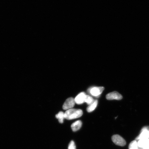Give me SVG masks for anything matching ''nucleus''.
<instances>
[{"label":"nucleus","instance_id":"obj_1","mask_svg":"<svg viewBox=\"0 0 149 149\" xmlns=\"http://www.w3.org/2000/svg\"><path fill=\"white\" fill-rule=\"evenodd\" d=\"M83 114L81 109H71L67 110L65 113V118L68 120L79 118Z\"/></svg>","mask_w":149,"mask_h":149},{"label":"nucleus","instance_id":"obj_2","mask_svg":"<svg viewBox=\"0 0 149 149\" xmlns=\"http://www.w3.org/2000/svg\"><path fill=\"white\" fill-rule=\"evenodd\" d=\"M103 87H94L88 89V92L93 96L98 97L104 90Z\"/></svg>","mask_w":149,"mask_h":149},{"label":"nucleus","instance_id":"obj_3","mask_svg":"<svg viewBox=\"0 0 149 149\" xmlns=\"http://www.w3.org/2000/svg\"><path fill=\"white\" fill-rule=\"evenodd\" d=\"M112 141L115 144L120 146H124L126 144V141L122 137L118 135H113L111 137Z\"/></svg>","mask_w":149,"mask_h":149},{"label":"nucleus","instance_id":"obj_4","mask_svg":"<svg viewBox=\"0 0 149 149\" xmlns=\"http://www.w3.org/2000/svg\"><path fill=\"white\" fill-rule=\"evenodd\" d=\"M75 101L73 98H69L66 100L63 106V109L64 110L72 109L75 105Z\"/></svg>","mask_w":149,"mask_h":149},{"label":"nucleus","instance_id":"obj_5","mask_svg":"<svg viewBox=\"0 0 149 149\" xmlns=\"http://www.w3.org/2000/svg\"><path fill=\"white\" fill-rule=\"evenodd\" d=\"M106 98L109 100H120L123 98V96L118 92L114 91L107 94L106 96Z\"/></svg>","mask_w":149,"mask_h":149},{"label":"nucleus","instance_id":"obj_6","mask_svg":"<svg viewBox=\"0 0 149 149\" xmlns=\"http://www.w3.org/2000/svg\"><path fill=\"white\" fill-rule=\"evenodd\" d=\"M86 96V95L84 92H82L79 93L74 99L75 103L78 105H80V104L84 103L85 102Z\"/></svg>","mask_w":149,"mask_h":149},{"label":"nucleus","instance_id":"obj_7","mask_svg":"<svg viewBox=\"0 0 149 149\" xmlns=\"http://www.w3.org/2000/svg\"><path fill=\"white\" fill-rule=\"evenodd\" d=\"M137 144L139 147L143 149L149 148V139L139 140Z\"/></svg>","mask_w":149,"mask_h":149},{"label":"nucleus","instance_id":"obj_8","mask_svg":"<svg viewBox=\"0 0 149 149\" xmlns=\"http://www.w3.org/2000/svg\"><path fill=\"white\" fill-rule=\"evenodd\" d=\"M149 138V130L146 128H143L142 131L137 139L141 140Z\"/></svg>","mask_w":149,"mask_h":149},{"label":"nucleus","instance_id":"obj_9","mask_svg":"<svg viewBox=\"0 0 149 149\" xmlns=\"http://www.w3.org/2000/svg\"><path fill=\"white\" fill-rule=\"evenodd\" d=\"M82 125V123L81 120H77L71 126L72 131L74 132L78 131L81 127Z\"/></svg>","mask_w":149,"mask_h":149},{"label":"nucleus","instance_id":"obj_10","mask_svg":"<svg viewBox=\"0 0 149 149\" xmlns=\"http://www.w3.org/2000/svg\"><path fill=\"white\" fill-rule=\"evenodd\" d=\"M97 104L98 100H95L93 104L89 105L88 107H87V111L88 113H91L94 111L97 107Z\"/></svg>","mask_w":149,"mask_h":149},{"label":"nucleus","instance_id":"obj_11","mask_svg":"<svg viewBox=\"0 0 149 149\" xmlns=\"http://www.w3.org/2000/svg\"><path fill=\"white\" fill-rule=\"evenodd\" d=\"M64 113L63 111H59V112L56 115V117L58 119L59 122L60 123H63L64 120L65 118Z\"/></svg>","mask_w":149,"mask_h":149},{"label":"nucleus","instance_id":"obj_12","mask_svg":"<svg viewBox=\"0 0 149 149\" xmlns=\"http://www.w3.org/2000/svg\"><path fill=\"white\" fill-rule=\"evenodd\" d=\"M95 100L92 97L88 95H86V97L85 102L89 105L92 104L94 102Z\"/></svg>","mask_w":149,"mask_h":149},{"label":"nucleus","instance_id":"obj_13","mask_svg":"<svg viewBox=\"0 0 149 149\" xmlns=\"http://www.w3.org/2000/svg\"><path fill=\"white\" fill-rule=\"evenodd\" d=\"M129 149H139V146H138L137 143L136 141H132L130 143L129 146Z\"/></svg>","mask_w":149,"mask_h":149},{"label":"nucleus","instance_id":"obj_14","mask_svg":"<svg viewBox=\"0 0 149 149\" xmlns=\"http://www.w3.org/2000/svg\"><path fill=\"white\" fill-rule=\"evenodd\" d=\"M68 149H76L75 143L73 141H70L68 146Z\"/></svg>","mask_w":149,"mask_h":149},{"label":"nucleus","instance_id":"obj_15","mask_svg":"<svg viewBox=\"0 0 149 149\" xmlns=\"http://www.w3.org/2000/svg\"><path fill=\"white\" fill-rule=\"evenodd\" d=\"M149 149V148H146V149Z\"/></svg>","mask_w":149,"mask_h":149}]
</instances>
